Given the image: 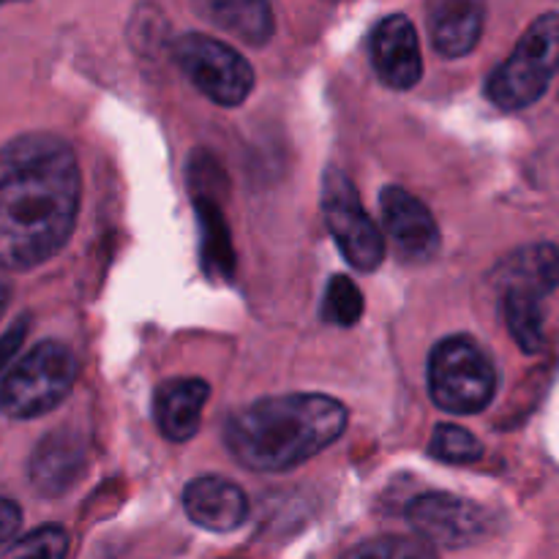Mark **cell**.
<instances>
[{"label": "cell", "instance_id": "6da1fadb", "mask_svg": "<svg viewBox=\"0 0 559 559\" xmlns=\"http://www.w3.org/2000/svg\"><path fill=\"white\" fill-rule=\"evenodd\" d=\"M0 162V271L25 273L52 260L74 233L80 167L66 142L44 134L11 142Z\"/></svg>", "mask_w": 559, "mask_h": 559}, {"label": "cell", "instance_id": "7a4b0ae2", "mask_svg": "<svg viewBox=\"0 0 559 559\" xmlns=\"http://www.w3.org/2000/svg\"><path fill=\"white\" fill-rule=\"evenodd\" d=\"M347 429V407L322 393L262 399L229 415L224 445L251 473H287L306 464Z\"/></svg>", "mask_w": 559, "mask_h": 559}, {"label": "cell", "instance_id": "3957f363", "mask_svg": "<svg viewBox=\"0 0 559 559\" xmlns=\"http://www.w3.org/2000/svg\"><path fill=\"white\" fill-rule=\"evenodd\" d=\"M76 374L80 364L66 344H36L0 382V413L11 420L41 418L66 402Z\"/></svg>", "mask_w": 559, "mask_h": 559}, {"label": "cell", "instance_id": "277c9868", "mask_svg": "<svg viewBox=\"0 0 559 559\" xmlns=\"http://www.w3.org/2000/svg\"><path fill=\"white\" fill-rule=\"evenodd\" d=\"M559 69V14H544L524 31L506 63L491 71L486 96L500 109L516 112L538 102Z\"/></svg>", "mask_w": 559, "mask_h": 559}, {"label": "cell", "instance_id": "5b68a950", "mask_svg": "<svg viewBox=\"0 0 559 559\" xmlns=\"http://www.w3.org/2000/svg\"><path fill=\"white\" fill-rule=\"evenodd\" d=\"M429 393L453 415H475L497 393V369L469 336H451L429 355Z\"/></svg>", "mask_w": 559, "mask_h": 559}, {"label": "cell", "instance_id": "8992f818", "mask_svg": "<svg viewBox=\"0 0 559 559\" xmlns=\"http://www.w3.org/2000/svg\"><path fill=\"white\" fill-rule=\"evenodd\" d=\"M173 58L191 85L222 107H238L254 91V69L229 44L205 33H186L173 44Z\"/></svg>", "mask_w": 559, "mask_h": 559}, {"label": "cell", "instance_id": "52a82bcc", "mask_svg": "<svg viewBox=\"0 0 559 559\" xmlns=\"http://www.w3.org/2000/svg\"><path fill=\"white\" fill-rule=\"evenodd\" d=\"M322 216L338 251L360 273H371L385 260V238L380 227L360 207L353 180L338 169H328L322 180Z\"/></svg>", "mask_w": 559, "mask_h": 559}, {"label": "cell", "instance_id": "ba28073f", "mask_svg": "<svg viewBox=\"0 0 559 559\" xmlns=\"http://www.w3.org/2000/svg\"><path fill=\"white\" fill-rule=\"evenodd\" d=\"M407 519L424 544L445 546V549H464L491 533V516L486 508L442 491L413 500Z\"/></svg>", "mask_w": 559, "mask_h": 559}, {"label": "cell", "instance_id": "9c48e42d", "mask_svg": "<svg viewBox=\"0 0 559 559\" xmlns=\"http://www.w3.org/2000/svg\"><path fill=\"white\" fill-rule=\"evenodd\" d=\"M380 205L388 238L393 240L399 260L407 262V265H424V262L435 260L442 238L437 218L431 216L429 207L418 197L409 194L407 189H399V186L382 189Z\"/></svg>", "mask_w": 559, "mask_h": 559}, {"label": "cell", "instance_id": "30bf717a", "mask_svg": "<svg viewBox=\"0 0 559 559\" xmlns=\"http://www.w3.org/2000/svg\"><path fill=\"white\" fill-rule=\"evenodd\" d=\"M371 63L391 91H409L424 76L418 31L404 14L385 16L371 33Z\"/></svg>", "mask_w": 559, "mask_h": 559}, {"label": "cell", "instance_id": "8fae6325", "mask_svg": "<svg viewBox=\"0 0 559 559\" xmlns=\"http://www.w3.org/2000/svg\"><path fill=\"white\" fill-rule=\"evenodd\" d=\"M183 511L197 527L233 533L249 519V497L224 478H197L183 491Z\"/></svg>", "mask_w": 559, "mask_h": 559}, {"label": "cell", "instance_id": "7c38bea8", "mask_svg": "<svg viewBox=\"0 0 559 559\" xmlns=\"http://www.w3.org/2000/svg\"><path fill=\"white\" fill-rule=\"evenodd\" d=\"M207 393H211L207 382L197 380V377H178V380L158 385L156 399H153L158 431L169 442L191 440L200 431Z\"/></svg>", "mask_w": 559, "mask_h": 559}, {"label": "cell", "instance_id": "4fadbf2b", "mask_svg": "<svg viewBox=\"0 0 559 559\" xmlns=\"http://www.w3.org/2000/svg\"><path fill=\"white\" fill-rule=\"evenodd\" d=\"M429 33L442 58H464L484 33V5L475 0H437L429 9Z\"/></svg>", "mask_w": 559, "mask_h": 559}, {"label": "cell", "instance_id": "5bb4252c", "mask_svg": "<svg viewBox=\"0 0 559 559\" xmlns=\"http://www.w3.org/2000/svg\"><path fill=\"white\" fill-rule=\"evenodd\" d=\"M500 282L502 293L516 289V293L535 295V298L555 293L559 287V246L533 243L519 249L502 265Z\"/></svg>", "mask_w": 559, "mask_h": 559}, {"label": "cell", "instance_id": "9a60e30c", "mask_svg": "<svg viewBox=\"0 0 559 559\" xmlns=\"http://www.w3.org/2000/svg\"><path fill=\"white\" fill-rule=\"evenodd\" d=\"M194 9L197 14L251 47H265L276 31L271 5L262 0H205V3H194Z\"/></svg>", "mask_w": 559, "mask_h": 559}, {"label": "cell", "instance_id": "2e32d148", "mask_svg": "<svg viewBox=\"0 0 559 559\" xmlns=\"http://www.w3.org/2000/svg\"><path fill=\"white\" fill-rule=\"evenodd\" d=\"M82 464V451L69 437L52 435L36 448L31 459V484L41 495H60Z\"/></svg>", "mask_w": 559, "mask_h": 559}, {"label": "cell", "instance_id": "e0dca14e", "mask_svg": "<svg viewBox=\"0 0 559 559\" xmlns=\"http://www.w3.org/2000/svg\"><path fill=\"white\" fill-rule=\"evenodd\" d=\"M506 322L511 336L516 338L519 347L527 355L544 349V311H540V298L516 289H506Z\"/></svg>", "mask_w": 559, "mask_h": 559}, {"label": "cell", "instance_id": "ac0fdd59", "mask_svg": "<svg viewBox=\"0 0 559 559\" xmlns=\"http://www.w3.org/2000/svg\"><path fill=\"white\" fill-rule=\"evenodd\" d=\"M197 213H200L202 222V240H205V265L207 273L216 278H229L233 273V246H229L227 229H224L222 213L213 202H202L197 200Z\"/></svg>", "mask_w": 559, "mask_h": 559}, {"label": "cell", "instance_id": "d6986e66", "mask_svg": "<svg viewBox=\"0 0 559 559\" xmlns=\"http://www.w3.org/2000/svg\"><path fill=\"white\" fill-rule=\"evenodd\" d=\"M66 555H69V533L58 524H44L11 540L0 559H66Z\"/></svg>", "mask_w": 559, "mask_h": 559}, {"label": "cell", "instance_id": "ffe728a7", "mask_svg": "<svg viewBox=\"0 0 559 559\" xmlns=\"http://www.w3.org/2000/svg\"><path fill=\"white\" fill-rule=\"evenodd\" d=\"M322 320L331 325L349 328L364 317V295H360L358 284L347 276H333L322 298Z\"/></svg>", "mask_w": 559, "mask_h": 559}, {"label": "cell", "instance_id": "44dd1931", "mask_svg": "<svg viewBox=\"0 0 559 559\" xmlns=\"http://www.w3.org/2000/svg\"><path fill=\"white\" fill-rule=\"evenodd\" d=\"M342 559H440L435 546L407 535H380L349 549Z\"/></svg>", "mask_w": 559, "mask_h": 559}, {"label": "cell", "instance_id": "7402d4cb", "mask_svg": "<svg viewBox=\"0 0 559 559\" xmlns=\"http://www.w3.org/2000/svg\"><path fill=\"white\" fill-rule=\"evenodd\" d=\"M429 453L448 464H473L484 456V445L462 426L440 424L431 435Z\"/></svg>", "mask_w": 559, "mask_h": 559}, {"label": "cell", "instance_id": "603a6c76", "mask_svg": "<svg viewBox=\"0 0 559 559\" xmlns=\"http://www.w3.org/2000/svg\"><path fill=\"white\" fill-rule=\"evenodd\" d=\"M27 336V317H20L5 333H0V377L9 374V366L14 364L16 353L22 349V342Z\"/></svg>", "mask_w": 559, "mask_h": 559}, {"label": "cell", "instance_id": "cb8c5ba5", "mask_svg": "<svg viewBox=\"0 0 559 559\" xmlns=\"http://www.w3.org/2000/svg\"><path fill=\"white\" fill-rule=\"evenodd\" d=\"M20 524H22L20 506L11 500H5V497H0V546H5L14 540V535L20 533Z\"/></svg>", "mask_w": 559, "mask_h": 559}, {"label": "cell", "instance_id": "d4e9b609", "mask_svg": "<svg viewBox=\"0 0 559 559\" xmlns=\"http://www.w3.org/2000/svg\"><path fill=\"white\" fill-rule=\"evenodd\" d=\"M11 304V289L5 287V284H0V317L5 314V309H9Z\"/></svg>", "mask_w": 559, "mask_h": 559}]
</instances>
